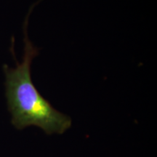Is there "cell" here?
<instances>
[{"instance_id": "6da1fadb", "label": "cell", "mask_w": 157, "mask_h": 157, "mask_svg": "<svg viewBox=\"0 0 157 157\" xmlns=\"http://www.w3.org/2000/svg\"><path fill=\"white\" fill-rule=\"evenodd\" d=\"M35 3L29 10L23 25L24 31V56L19 63L14 52V38L12 39L11 52L16 62V67L10 68L4 65L5 75L6 98L12 124L18 129L29 126H36L48 135L52 133L63 134L71 125L68 116L59 112L51 103L39 93L33 83L31 76V65L34 58L39 54V49L29 40L27 26L30 13Z\"/></svg>"}]
</instances>
